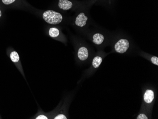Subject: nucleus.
<instances>
[{
  "instance_id": "nucleus-1",
  "label": "nucleus",
  "mask_w": 158,
  "mask_h": 119,
  "mask_svg": "<svg viewBox=\"0 0 158 119\" xmlns=\"http://www.w3.org/2000/svg\"><path fill=\"white\" fill-rule=\"evenodd\" d=\"M43 18L48 23L52 25L60 23L63 20L61 13L52 10L45 11L43 14Z\"/></svg>"
},
{
  "instance_id": "nucleus-2",
  "label": "nucleus",
  "mask_w": 158,
  "mask_h": 119,
  "mask_svg": "<svg viewBox=\"0 0 158 119\" xmlns=\"http://www.w3.org/2000/svg\"><path fill=\"white\" fill-rule=\"evenodd\" d=\"M129 47V42L126 39H121L114 45L115 50L118 53L123 54L127 50Z\"/></svg>"
},
{
  "instance_id": "nucleus-3",
  "label": "nucleus",
  "mask_w": 158,
  "mask_h": 119,
  "mask_svg": "<svg viewBox=\"0 0 158 119\" xmlns=\"http://www.w3.org/2000/svg\"><path fill=\"white\" fill-rule=\"evenodd\" d=\"M87 20V17L85 16L83 12H81L76 17L75 19V24L80 27H83L86 24V22Z\"/></svg>"
},
{
  "instance_id": "nucleus-4",
  "label": "nucleus",
  "mask_w": 158,
  "mask_h": 119,
  "mask_svg": "<svg viewBox=\"0 0 158 119\" xmlns=\"http://www.w3.org/2000/svg\"><path fill=\"white\" fill-rule=\"evenodd\" d=\"M89 53L87 49L82 47L79 49L78 52V57L81 61H85L88 57Z\"/></svg>"
},
{
  "instance_id": "nucleus-5",
  "label": "nucleus",
  "mask_w": 158,
  "mask_h": 119,
  "mask_svg": "<svg viewBox=\"0 0 158 119\" xmlns=\"http://www.w3.org/2000/svg\"><path fill=\"white\" fill-rule=\"evenodd\" d=\"M58 6L61 9L67 11L72 8L73 3L69 0H59Z\"/></svg>"
},
{
  "instance_id": "nucleus-6",
  "label": "nucleus",
  "mask_w": 158,
  "mask_h": 119,
  "mask_svg": "<svg viewBox=\"0 0 158 119\" xmlns=\"http://www.w3.org/2000/svg\"><path fill=\"white\" fill-rule=\"evenodd\" d=\"M144 101L146 103L150 104L152 103L154 98V94L153 91L151 90H147L143 96Z\"/></svg>"
},
{
  "instance_id": "nucleus-7",
  "label": "nucleus",
  "mask_w": 158,
  "mask_h": 119,
  "mask_svg": "<svg viewBox=\"0 0 158 119\" xmlns=\"http://www.w3.org/2000/svg\"><path fill=\"white\" fill-rule=\"evenodd\" d=\"M104 40V37L103 35L100 33H96L93 36V43L97 45H100Z\"/></svg>"
},
{
  "instance_id": "nucleus-8",
  "label": "nucleus",
  "mask_w": 158,
  "mask_h": 119,
  "mask_svg": "<svg viewBox=\"0 0 158 119\" xmlns=\"http://www.w3.org/2000/svg\"><path fill=\"white\" fill-rule=\"evenodd\" d=\"M60 34L59 30L56 28H51L49 31V34L52 38H56L58 37Z\"/></svg>"
},
{
  "instance_id": "nucleus-9",
  "label": "nucleus",
  "mask_w": 158,
  "mask_h": 119,
  "mask_svg": "<svg viewBox=\"0 0 158 119\" xmlns=\"http://www.w3.org/2000/svg\"><path fill=\"white\" fill-rule=\"evenodd\" d=\"M102 58L100 57L97 56L93 58L92 61V66L94 68H98L102 64Z\"/></svg>"
},
{
  "instance_id": "nucleus-10",
  "label": "nucleus",
  "mask_w": 158,
  "mask_h": 119,
  "mask_svg": "<svg viewBox=\"0 0 158 119\" xmlns=\"http://www.w3.org/2000/svg\"><path fill=\"white\" fill-rule=\"evenodd\" d=\"M10 59L14 63H17L19 60V55L16 51H12L10 55Z\"/></svg>"
},
{
  "instance_id": "nucleus-11",
  "label": "nucleus",
  "mask_w": 158,
  "mask_h": 119,
  "mask_svg": "<svg viewBox=\"0 0 158 119\" xmlns=\"http://www.w3.org/2000/svg\"><path fill=\"white\" fill-rule=\"evenodd\" d=\"M151 61L153 64L158 66V57L155 56H153L151 58Z\"/></svg>"
},
{
  "instance_id": "nucleus-12",
  "label": "nucleus",
  "mask_w": 158,
  "mask_h": 119,
  "mask_svg": "<svg viewBox=\"0 0 158 119\" xmlns=\"http://www.w3.org/2000/svg\"><path fill=\"white\" fill-rule=\"evenodd\" d=\"M16 0H2V2L6 5L11 4L15 1Z\"/></svg>"
},
{
  "instance_id": "nucleus-13",
  "label": "nucleus",
  "mask_w": 158,
  "mask_h": 119,
  "mask_svg": "<svg viewBox=\"0 0 158 119\" xmlns=\"http://www.w3.org/2000/svg\"><path fill=\"white\" fill-rule=\"evenodd\" d=\"M55 119H66L67 117L63 114H58V115H57L54 118Z\"/></svg>"
},
{
  "instance_id": "nucleus-14",
  "label": "nucleus",
  "mask_w": 158,
  "mask_h": 119,
  "mask_svg": "<svg viewBox=\"0 0 158 119\" xmlns=\"http://www.w3.org/2000/svg\"><path fill=\"white\" fill-rule=\"evenodd\" d=\"M137 119H148V117L144 114H140L136 118Z\"/></svg>"
},
{
  "instance_id": "nucleus-15",
  "label": "nucleus",
  "mask_w": 158,
  "mask_h": 119,
  "mask_svg": "<svg viewBox=\"0 0 158 119\" xmlns=\"http://www.w3.org/2000/svg\"><path fill=\"white\" fill-rule=\"evenodd\" d=\"M35 119H48V117L46 116V115H43V114H41V115H38Z\"/></svg>"
},
{
  "instance_id": "nucleus-16",
  "label": "nucleus",
  "mask_w": 158,
  "mask_h": 119,
  "mask_svg": "<svg viewBox=\"0 0 158 119\" xmlns=\"http://www.w3.org/2000/svg\"><path fill=\"white\" fill-rule=\"evenodd\" d=\"M2 16V12L1 11V10H0V18Z\"/></svg>"
}]
</instances>
